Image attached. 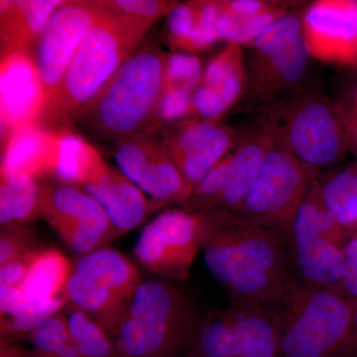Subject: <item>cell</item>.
I'll return each instance as SVG.
<instances>
[{"mask_svg": "<svg viewBox=\"0 0 357 357\" xmlns=\"http://www.w3.org/2000/svg\"><path fill=\"white\" fill-rule=\"evenodd\" d=\"M199 213L204 261L231 302H274L291 281L284 237L234 211Z\"/></svg>", "mask_w": 357, "mask_h": 357, "instance_id": "obj_1", "label": "cell"}, {"mask_svg": "<svg viewBox=\"0 0 357 357\" xmlns=\"http://www.w3.org/2000/svg\"><path fill=\"white\" fill-rule=\"evenodd\" d=\"M167 53L143 42L72 122L93 145L114 146L158 124Z\"/></svg>", "mask_w": 357, "mask_h": 357, "instance_id": "obj_2", "label": "cell"}, {"mask_svg": "<svg viewBox=\"0 0 357 357\" xmlns=\"http://www.w3.org/2000/svg\"><path fill=\"white\" fill-rule=\"evenodd\" d=\"M81 46L55 93L46 102L36 126L60 133L70 130L75 117L142 44L144 35L131 29L105 6Z\"/></svg>", "mask_w": 357, "mask_h": 357, "instance_id": "obj_3", "label": "cell"}, {"mask_svg": "<svg viewBox=\"0 0 357 357\" xmlns=\"http://www.w3.org/2000/svg\"><path fill=\"white\" fill-rule=\"evenodd\" d=\"M281 357H340L351 337L354 301L337 288L291 280L269 305Z\"/></svg>", "mask_w": 357, "mask_h": 357, "instance_id": "obj_4", "label": "cell"}, {"mask_svg": "<svg viewBox=\"0 0 357 357\" xmlns=\"http://www.w3.org/2000/svg\"><path fill=\"white\" fill-rule=\"evenodd\" d=\"M199 319L173 284L143 281L112 335L116 357H181Z\"/></svg>", "mask_w": 357, "mask_h": 357, "instance_id": "obj_5", "label": "cell"}, {"mask_svg": "<svg viewBox=\"0 0 357 357\" xmlns=\"http://www.w3.org/2000/svg\"><path fill=\"white\" fill-rule=\"evenodd\" d=\"M256 128L305 165L319 170L344 158L347 140L340 110L314 89H296L263 110Z\"/></svg>", "mask_w": 357, "mask_h": 357, "instance_id": "obj_6", "label": "cell"}, {"mask_svg": "<svg viewBox=\"0 0 357 357\" xmlns=\"http://www.w3.org/2000/svg\"><path fill=\"white\" fill-rule=\"evenodd\" d=\"M142 282L139 271L128 257L105 246L73 260L68 301L95 319L112 337Z\"/></svg>", "mask_w": 357, "mask_h": 357, "instance_id": "obj_7", "label": "cell"}, {"mask_svg": "<svg viewBox=\"0 0 357 357\" xmlns=\"http://www.w3.org/2000/svg\"><path fill=\"white\" fill-rule=\"evenodd\" d=\"M181 357H281L276 317L263 303L231 302L199 319Z\"/></svg>", "mask_w": 357, "mask_h": 357, "instance_id": "obj_8", "label": "cell"}, {"mask_svg": "<svg viewBox=\"0 0 357 357\" xmlns=\"http://www.w3.org/2000/svg\"><path fill=\"white\" fill-rule=\"evenodd\" d=\"M351 234L326 208L316 178L298 210L288 238L303 283L342 291L344 248Z\"/></svg>", "mask_w": 357, "mask_h": 357, "instance_id": "obj_9", "label": "cell"}, {"mask_svg": "<svg viewBox=\"0 0 357 357\" xmlns=\"http://www.w3.org/2000/svg\"><path fill=\"white\" fill-rule=\"evenodd\" d=\"M319 171L272 145L252 189L238 211L289 238L298 210Z\"/></svg>", "mask_w": 357, "mask_h": 357, "instance_id": "obj_10", "label": "cell"}, {"mask_svg": "<svg viewBox=\"0 0 357 357\" xmlns=\"http://www.w3.org/2000/svg\"><path fill=\"white\" fill-rule=\"evenodd\" d=\"M41 183V218L79 255L105 248L119 237L107 211L83 185Z\"/></svg>", "mask_w": 357, "mask_h": 357, "instance_id": "obj_11", "label": "cell"}, {"mask_svg": "<svg viewBox=\"0 0 357 357\" xmlns=\"http://www.w3.org/2000/svg\"><path fill=\"white\" fill-rule=\"evenodd\" d=\"M201 213L165 211L141 232L134 255L149 271L169 280L184 281L201 249Z\"/></svg>", "mask_w": 357, "mask_h": 357, "instance_id": "obj_12", "label": "cell"}, {"mask_svg": "<svg viewBox=\"0 0 357 357\" xmlns=\"http://www.w3.org/2000/svg\"><path fill=\"white\" fill-rule=\"evenodd\" d=\"M121 172L162 206H184L190 191L169 153L158 124L112 146Z\"/></svg>", "mask_w": 357, "mask_h": 357, "instance_id": "obj_13", "label": "cell"}, {"mask_svg": "<svg viewBox=\"0 0 357 357\" xmlns=\"http://www.w3.org/2000/svg\"><path fill=\"white\" fill-rule=\"evenodd\" d=\"M102 11V0H65L52 14L31 53L46 102L55 93L86 33Z\"/></svg>", "mask_w": 357, "mask_h": 357, "instance_id": "obj_14", "label": "cell"}, {"mask_svg": "<svg viewBox=\"0 0 357 357\" xmlns=\"http://www.w3.org/2000/svg\"><path fill=\"white\" fill-rule=\"evenodd\" d=\"M303 34L311 57L333 64H357V1L319 0L307 7Z\"/></svg>", "mask_w": 357, "mask_h": 357, "instance_id": "obj_15", "label": "cell"}, {"mask_svg": "<svg viewBox=\"0 0 357 357\" xmlns=\"http://www.w3.org/2000/svg\"><path fill=\"white\" fill-rule=\"evenodd\" d=\"M95 149L82 185L102 204L119 236H124L162 206L147 198L121 169L107 165L98 148Z\"/></svg>", "mask_w": 357, "mask_h": 357, "instance_id": "obj_16", "label": "cell"}, {"mask_svg": "<svg viewBox=\"0 0 357 357\" xmlns=\"http://www.w3.org/2000/svg\"><path fill=\"white\" fill-rule=\"evenodd\" d=\"M1 148L16 131L36 126L46 93L31 54L1 56Z\"/></svg>", "mask_w": 357, "mask_h": 357, "instance_id": "obj_17", "label": "cell"}, {"mask_svg": "<svg viewBox=\"0 0 357 357\" xmlns=\"http://www.w3.org/2000/svg\"><path fill=\"white\" fill-rule=\"evenodd\" d=\"M246 77L243 46L230 42L204 68L192 98L191 117L220 121L243 96Z\"/></svg>", "mask_w": 357, "mask_h": 357, "instance_id": "obj_18", "label": "cell"}, {"mask_svg": "<svg viewBox=\"0 0 357 357\" xmlns=\"http://www.w3.org/2000/svg\"><path fill=\"white\" fill-rule=\"evenodd\" d=\"M72 261L55 248H42L33 258L22 286L23 307L44 321L67 306Z\"/></svg>", "mask_w": 357, "mask_h": 357, "instance_id": "obj_19", "label": "cell"}, {"mask_svg": "<svg viewBox=\"0 0 357 357\" xmlns=\"http://www.w3.org/2000/svg\"><path fill=\"white\" fill-rule=\"evenodd\" d=\"M304 34L297 41L272 55L251 59V96L256 102L270 105L279 96L295 88L304 77L307 57Z\"/></svg>", "mask_w": 357, "mask_h": 357, "instance_id": "obj_20", "label": "cell"}, {"mask_svg": "<svg viewBox=\"0 0 357 357\" xmlns=\"http://www.w3.org/2000/svg\"><path fill=\"white\" fill-rule=\"evenodd\" d=\"M60 152L61 132H50L38 126L20 129L1 148V172L50 180L57 169Z\"/></svg>", "mask_w": 357, "mask_h": 357, "instance_id": "obj_21", "label": "cell"}, {"mask_svg": "<svg viewBox=\"0 0 357 357\" xmlns=\"http://www.w3.org/2000/svg\"><path fill=\"white\" fill-rule=\"evenodd\" d=\"M62 3V0H1V56L31 54L52 14Z\"/></svg>", "mask_w": 357, "mask_h": 357, "instance_id": "obj_22", "label": "cell"}, {"mask_svg": "<svg viewBox=\"0 0 357 357\" xmlns=\"http://www.w3.org/2000/svg\"><path fill=\"white\" fill-rule=\"evenodd\" d=\"M273 142L259 130L249 131L232 149L217 210L237 211L252 189L265 156Z\"/></svg>", "mask_w": 357, "mask_h": 357, "instance_id": "obj_23", "label": "cell"}, {"mask_svg": "<svg viewBox=\"0 0 357 357\" xmlns=\"http://www.w3.org/2000/svg\"><path fill=\"white\" fill-rule=\"evenodd\" d=\"M0 225L25 227L41 218L42 183L26 174L0 172Z\"/></svg>", "mask_w": 357, "mask_h": 357, "instance_id": "obj_24", "label": "cell"}, {"mask_svg": "<svg viewBox=\"0 0 357 357\" xmlns=\"http://www.w3.org/2000/svg\"><path fill=\"white\" fill-rule=\"evenodd\" d=\"M326 208L349 234L357 231V164L319 181Z\"/></svg>", "mask_w": 357, "mask_h": 357, "instance_id": "obj_25", "label": "cell"}, {"mask_svg": "<svg viewBox=\"0 0 357 357\" xmlns=\"http://www.w3.org/2000/svg\"><path fill=\"white\" fill-rule=\"evenodd\" d=\"M220 121L199 117L158 124V130L176 165L208 142Z\"/></svg>", "mask_w": 357, "mask_h": 357, "instance_id": "obj_26", "label": "cell"}, {"mask_svg": "<svg viewBox=\"0 0 357 357\" xmlns=\"http://www.w3.org/2000/svg\"><path fill=\"white\" fill-rule=\"evenodd\" d=\"M236 130L220 122L211 139L178 164V171L184 178L190 194L202 178L234 149L236 144Z\"/></svg>", "mask_w": 357, "mask_h": 357, "instance_id": "obj_27", "label": "cell"}, {"mask_svg": "<svg viewBox=\"0 0 357 357\" xmlns=\"http://www.w3.org/2000/svg\"><path fill=\"white\" fill-rule=\"evenodd\" d=\"M64 312L79 357H116L114 340L95 319L69 303Z\"/></svg>", "mask_w": 357, "mask_h": 357, "instance_id": "obj_28", "label": "cell"}, {"mask_svg": "<svg viewBox=\"0 0 357 357\" xmlns=\"http://www.w3.org/2000/svg\"><path fill=\"white\" fill-rule=\"evenodd\" d=\"M288 13L287 4L275 2L271 8L261 13L246 17H236L223 11L218 6V40H225L229 43L234 42L241 46L251 45L270 25Z\"/></svg>", "mask_w": 357, "mask_h": 357, "instance_id": "obj_29", "label": "cell"}, {"mask_svg": "<svg viewBox=\"0 0 357 357\" xmlns=\"http://www.w3.org/2000/svg\"><path fill=\"white\" fill-rule=\"evenodd\" d=\"M105 6L124 24L146 35L151 26L168 15L178 1L171 0H105Z\"/></svg>", "mask_w": 357, "mask_h": 357, "instance_id": "obj_30", "label": "cell"}, {"mask_svg": "<svg viewBox=\"0 0 357 357\" xmlns=\"http://www.w3.org/2000/svg\"><path fill=\"white\" fill-rule=\"evenodd\" d=\"M30 340L34 349L49 357H79L72 337L64 310L40 324L31 335Z\"/></svg>", "mask_w": 357, "mask_h": 357, "instance_id": "obj_31", "label": "cell"}, {"mask_svg": "<svg viewBox=\"0 0 357 357\" xmlns=\"http://www.w3.org/2000/svg\"><path fill=\"white\" fill-rule=\"evenodd\" d=\"M302 35V20L297 14L288 13L275 21L250 45L253 48L252 57H265L284 50Z\"/></svg>", "mask_w": 357, "mask_h": 357, "instance_id": "obj_32", "label": "cell"}, {"mask_svg": "<svg viewBox=\"0 0 357 357\" xmlns=\"http://www.w3.org/2000/svg\"><path fill=\"white\" fill-rule=\"evenodd\" d=\"M204 69L201 60L195 54L169 52L166 55L164 89H185L196 91Z\"/></svg>", "mask_w": 357, "mask_h": 357, "instance_id": "obj_33", "label": "cell"}, {"mask_svg": "<svg viewBox=\"0 0 357 357\" xmlns=\"http://www.w3.org/2000/svg\"><path fill=\"white\" fill-rule=\"evenodd\" d=\"M199 1L178 3L167 15L165 40L171 52L187 51L198 22Z\"/></svg>", "mask_w": 357, "mask_h": 357, "instance_id": "obj_34", "label": "cell"}, {"mask_svg": "<svg viewBox=\"0 0 357 357\" xmlns=\"http://www.w3.org/2000/svg\"><path fill=\"white\" fill-rule=\"evenodd\" d=\"M40 249L34 230L25 227H3L0 232V266Z\"/></svg>", "mask_w": 357, "mask_h": 357, "instance_id": "obj_35", "label": "cell"}, {"mask_svg": "<svg viewBox=\"0 0 357 357\" xmlns=\"http://www.w3.org/2000/svg\"><path fill=\"white\" fill-rule=\"evenodd\" d=\"M218 1L204 0L199 1L198 22L192 33L185 53L196 54L206 50L218 41Z\"/></svg>", "mask_w": 357, "mask_h": 357, "instance_id": "obj_36", "label": "cell"}, {"mask_svg": "<svg viewBox=\"0 0 357 357\" xmlns=\"http://www.w3.org/2000/svg\"><path fill=\"white\" fill-rule=\"evenodd\" d=\"M195 93L196 91L185 89H164L159 109L158 124L191 117Z\"/></svg>", "mask_w": 357, "mask_h": 357, "instance_id": "obj_37", "label": "cell"}, {"mask_svg": "<svg viewBox=\"0 0 357 357\" xmlns=\"http://www.w3.org/2000/svg\"><path fill=\"white\" fill-rule=\"evenodd\" d=\"M340 285L349 299L357 301V231L351 234L344 248Z\"/></svg>", "mask_w": 357, "mask_h": 357, "instance_id": "obj_38", "label": "cell"}, {"mask_svg": "<svg viewBox=\"0 0 357 357\" xmlns=\"http://www.w3.org/2000/svg\"><path fill=\"white\" fill-rule=\"evenodd\" d=\"M38 251L20 256L13 261L0 266V291L20 289L33 258Z\"/></svg>", "mask_w": 357, "mask_h": 357, "instance_id": "obj_39", "label": "cell"}, {"mask_svg": "<svg viewBox=\"0 0 357 357\" xmlns=\"http://www.w3.org/2000/svg\"><path fill=\"white\" fill-rule=\"evenodd\" d=\"M275 2L262 1V0H222L218 1V6L225 13L236 17H246L255 15L268 10L273 6Z\"/></svg>", "mask_w": 357, "mask_h": 357, "instance_id": "obj_40", "label": "cell"}, {"mask_svg": "<svg viewBox=\"0 0 357 357\" xmlns=\"http://www.w3.org/2000/svg\"><path fill=\"white\" fill-rule=\"evenodd\" d=\"M338 110L344 124L347 149L357 157V116H351L342 110Z\"/></svg>", "mask_w": 357, "mask_h": 357, "instance_id": "obj_41", "label": "cell"}, {"mask_svg": "<svg viewBox=\"0 0 357 357\" xmlns=\"http://www.w3.org/2000/svg\"><path fill=\"white\" fill-rule=\"evenodd\" d=\"M354 304L356 307H354V319H352L351 337L344 354L340 357H357V301H354Z\"/></svg>", "mask_w": 357, "mask_h": 357, "instance_id": "obj_42", "label": "cell"}, {"mask_svg": "<svg viewBox=\"0 0 357 357\" xmlns=\"http://www.w3.org/2000/svg\"><path fill=\"white\" fill-rule=\"evenodd\" d=\"M28 351L21 349L17 344L2 345L0 357H25Z\"/></svg>", "mask_w": 357, "mask_h": 357, "instance_id": "obj_43", "label": "cell"}, {"mask_svg": "<svg viewBox=\"0 0 357 357\" xmlns=\"http://www.w3.org/2000/svg\"><path fill=\"white\" fill-rule=\"evenodd\" d=\"M345 114L351 115V116H357V88L356 95H354V105H352L351 109L349 112H345Z\"/></svg>", "mask_w": 357, "mask_h": 357, "instance_id": "obj_44", "label": "cell"}, {"mask_svg": "<svg viewBox=\"0 0 357 357\" xmlns=\"http://www.w3.org/2000/svg\"><path fill=\"white\" fill-rule=\"evenodd\" d=\"M25 357H49L47 356H44V354H39V352L32 351L30 352H28L27 356Z\"/></svg>", "mask_w": 357, "mask_h": 357, "instance_id": "obj_45", "label": "cell"}]
</instances>
